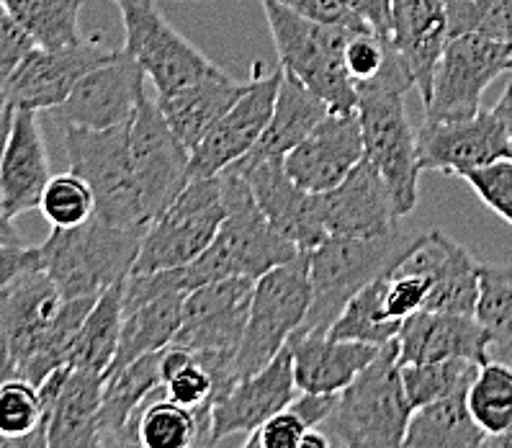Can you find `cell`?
<instances>
[{"label":"cell","mask_w":512,"mask_h":448,"mask_svg":"<svg viewBox=\"0 0 512 448\" xmlns=\"http://www.w3.org/2000/svg\"><path fill=\"white\" fill-rule=\"evenodd\" d=\"M356 88V114L361 122L366 160L384 176L399 217H407L417 206L422 173L417 158V132L404 109V96L415 88V78L392 44L384 70Z\"/></svg>","instance_id":"1"},{"label":"cell","mask_w":512,"mask_h":448,"mask_svg":"<svg viewBox=\"0 0 512 448\" xmlns=\"http://www.w3.org/2000/svg\"><path fill=\"white\" fill-rule=\"evenodd\" d=\"M428 232H384L374 237L330 235L309 250L312 307L296 333H327L345 304L368 284L384 279L425 240Z\"/></svg>","instance_id":"2"},{"label":"cell","mask_w":512,"mask_h":448,"mask_svg":"<svg viewBox=\"0 0 512 448\" xmlns=\"http://www.w3.org/2000/svg\"><path fill=\"white\" fill-rule=\"evenodd\" d=\"M412 412L415 407L402 382L399 346L392 340L338 394L325 428L345 448H402Z\"/></svg>","instance_id":"3"},{"label":"cell","mask_w":512,"mask_h":448,"mask_svg":"<svg viewBox=\"0 0 512 448\" xmlns=\"http://www.w3.org/2000/svg\"><path fill=\"white\" fill-rule=\"evenodd\" d=\"M276 44L278 65L302 80L335 114L358 106V88L345 67V44L356 31L309 21L276 0H260Z\"/></svg>","instance_id":"4"},{"label":"cell","mask_w":512,"mask_h":448,"mask_svg":"<svg viewBox=\"0 0 512 448\" xmlns=\"http://www.w3.org/2000/svg\"><path fill=\"white\" fill-rule=\"evenodd\" d=\"M142 237L145 232L91 217L80 227L52 230L39 245L42 268L65 299L101 297L109 286L132 273Z\"/></svg>","instance_id":"5"},{"label":"cell","mask_w":512,"mask_h":448,"mask_svg":"<svg viewBox=\"0 0 512 448\" xmlns=\"http://www.w3.org/2000/svg\"><path fill=\"white\" fill-rule=\"evenodd\" d=\"M70 170L91 183L96 194V217L124 230L147 232L150 217L142 204L129 155V124L114 129L65 127Z\"/></svg>","instance_id":"6"},{"label":"cell","mask_w":512,"mask_h":448,"mask_svg":"<svg viewBox=\"0 0 512 448\" xmlns=\"http://www.w3.org/2000/svg\"><path fill=\"white\" fill-rule=\"evenodd\" d=\"M309 307H312L309 253H299L294 261L263 273L255 281L250 317L235 353L237 376L245 379L255 371L266 369L284 351L291 335L304 325Z\"/></svg>","instance_id":"7"},{"label":"cell","mask_w":512,"mask_h":448,"mask_svg":"<svg viewBox=\"0 0 512 448\" xmlns=\"http://www.w3.org/2000/svg\"><path fill=\"white\" fill-rule=\"evenodd\" d=\"M224 217L222 176L191 178L173 204L147 227L132 273L173 271L193 263L214 243Z\"/></svg>","instance_id":"8"},{"label":"cell","mask_w":512,"mask_h":448,"mask_svg":"<svg viewBox=\"0 0 512 448\" xmlns=\"http://www.w3.org/2000/svg\"><path fill=\"white\" fill-rule=\"evenodd\" d=\"M124 21V52L137 60L155 85L157 96H170L196 85L222 67L204 57L165 21L155 0H114Z\"/></svg>","instance_id":"9"},{"label":"cell","mask_w":512,"mask_h":448,"mask_svg":"<svg viewBox=\"0 0 512 448\" xmlns=\"http://www.w3.org/2000/svg\"><path fill=\"white\" fill-rule=\"evenodd\" d=\"M512 44L482 34L451 37L443 49L433 80L428 119L430 122H458L482 111V96L494 80L510 70Z\"/></svg>","instance_id":"10"},{"label":"cell","mask_w":512,"mask_h":448,"mask_svg":"<svg viewBox=\"0 0 512 448\" xmlns=\"http://www.w3.org/2000/svg\"><path fill=\"white\" fill-rule=\"evenodd\" d=\"M129 155L150 224L181 194L191 165V150L165 122L155 98L145 96L129 122Z\"/></svg>","instance_id":"11"},{"label":"cell","mask_w":512,"mask_h":448,"mask_svg":"<svg viewBox=\"0 0 512 448\" xmlns=\"http://www.w3.org/2000/svg\"><path fill=\"white\" fill-rule=\"evenodd\" d=\"M281 80H284L281 65L268 70L263 62H255L253 78L247 83L245 93L191 152L188 178L219 176L258 145L271 122Z\"/></svg>","instance_id":"12"},{"label":"cell","mask_w":512,"mask_h":448,"mask_svg":"<svg viewBox=\"0 0 512 448\" xmlns=\"http://www.w3.org/2000/svg\"><path fill=\"white\" fill-rule=\"evenodd\" d=\"M116 49L101 39H83L62 49L34 47L6 85L8 109L52 111L70 98L75 85L98 65L109 62Z\"/></svg>","instance_id":"13"},{"label":"cell","mask_w":512,"mask_h":448,"mask_svg":"<svg viewBox=\"0 0 512 448\" xmlns=\"http://www.w3.org/2000/svg\"><path fill=\"white\" fill-rule=\"evenodd\" d=\"M147 73L124 49L85 75L62 106L52 109L62 127L114 129L129 124L147 96Z\"/></svg>","instance_id":"14"},{"label":"cell","mask_w":512,"mask_h":448,"mask_svg":"<svg viewBox=\"0 0 512 448\" xmlns=\"http://www.w3.org/2000/svg\"><path fill=\"white\" fill-rule=\"evenodd\" d=\"M253 291L255 279L250 276L211 281L188 291L175 346L188 351L237 353L250 317Z\"/></svg>","instance_id":"15"},{"label":"cell","mask_w":512,"mask_h":448,"mask_svg":"<svg viewBox=\"0 0 512 448\" xmlns=\"http://www.w3.org/2000/svg\"><path fill=\"white\" fill-rule=\"evenodd\" d=\"M417 158L422 170H438L464 178L469 170L507 158V132L494 111H479L458 122H430L417 132Z\"/></svg>","instance_id":"16"},{"label":"cell","mask_w":512,"mask_h":448,"mask_svg":"<svg viewBox=\"0 0 512 448\" xmlns=\"http://www.w3.org/2000/svg\"><path fill=\"white\" fill-rule=\"evenodd\" d=\"M229 170L240 173L253 191L260 212L276 227L286 240L302 253L314 250L327 240V230L320 214V194L304 191L289 178L284 158L260 160V163H235Z\"/></svg>","instance_id":"17"},{"label":"cell","mask_w":512,"mask_h":448,"mask_svg":"<svg viewBox=\"0 0 512 448\" xmlns=\"http://www.w3.org/2000/svg\"><path fill=\"white\" fill-rule=\"evenodd\" d=\"M296 400L294 361L289 346L266 369L245 376L211 407L209 446L235 433H253Z\"/></svg>","instance_id":"18"},{"label":"cell","mask_w":512,"mask_h":448,"mask_svg":"<svg viewBox=\"0 0 512 448\" xmlns=\"http://www.w3.org/2000/svg\"><path fill=\"white\" fill-rule=\"evenodd\" d=\"M363 158L366 150H363V132L356 111L350 114L330 111L325 122L286 155L284 168L296 186L312 194H325L330 188L340 186Z\"/></svg>","instance_id":"19"},{"label":"cell","mask_w":512,"mask_h":448,"mask_svg":"<svg viewBox=\"0 0 512 448\" xmlns=\"http://www.w3.org/2000/svg\"><path fill=\"white\" fill-rule=\"evenodd\" d=\"M320 214L327 237H374L397 230V206L384 176L366 158L340 186L320 194Z\"/></svg>","instance_id":"20"},{"label":"cell","mask_w":512,"mask_h":448,"mask_svg":"<svg viewBox=\"0 0 512 448\" xmlns=\"http://www.w3.org/2000/svg\"><path fill=\"white\" fill-rule=\"evenodd\" d=\"M399 271L428 273L433 289L428 294V312L474 315L479 302V263L464 245H458L446 232L430 230L420 245L412 250Z\"/></svg>","instance_id":"21"},{"label":"cell","mask_w":512,"mask_h":448,"mask_svg":"<svg viewBox=\"0 0 512 448\" xmlns=\"http://www.w3.org/2000/svg\"><path fill=\"white\" fill-rule=\"evenodd\" d=\"M399 366L433 364L448 358L489 361V335L474 315L428 312L420 309L402 322L397 335Z\"/></svg>","instance_id":"22"},{"label":"cell","mask_w":512,"mask_h":448,"mask_svg":"<svg viewBox=\"0 0 512 448\" xmlns=\"http://www.w3.org/2000/svg\"><path fill=\"white\" fill-rule=\"evenodd\" d=\"M49 181H52V168L39 129V111L13 109L11 132L0 165V188H3L8 217L16 219L39 209Z\"/></svg>","instance_id":"23"},{"label":"cell","mask_w":512,"mask_h":448,"mask_svg":"<svg viewBox=\"0 0 512 448\" xmlns=\"http://www.w3.org/2000/svg\"><path fill=\"white\" fill-rule=\"evenodd\" d=\"M286 346L294 361L296 389L304 394H340L381 351L330 333H294Z\"/></svg>","instance_id":"24"},{"label":"cell","mask_w":512,"mask_h":448,"mask_svg":"<svg viewBox=\"0 0 512 448\" xmlns=\"http://www.w3.org/2000/svg\"><path fill=\"white\" fill-rule=\"evenodd\" d=\"M448 42L443 0H392V44L415 78V91L428 106L433 80Z\"/></svg>","instance_id":"25"},{"label":"cell","mask_w":512,"mask_h":448,"mask_svg":"<svg viewBox=\"0 0 512 448\" xmlns=\"http://www.w3.org/2000/svg\"><path fill=\"white\" fill-rule=\"evenodd\" d=\"M160 387H163L160 351L147 353L134 364L106 374L101 412H98L103 448H137L132 433L134 418Z\"/></svg>","instance_id":"26"},{"label":"cell","mask_w":512,"mask_h":448,"mask_svg":"<svg viewBox=\"0 0 512 448\" xmlns=\"http://www.w3.org/2000/svg\"><path fill=\"white\" fill-rule=\"evenodd\" d=\"M106 374L67 366L65 384L52 402L47 420V448H103L101 412Z\"/></svg>","instance_id":"27"},{"label":"cell","mask_w":512,"mask_h":448,"mask_svg":"<svg viewBox=\"0 0 512 448\" xmlns=\"http://www.w3.org/2000/svg\"><path fill=\"white\" fill-rule=\"evenodd\" d=\"M327 116H330V106L317 93L309 91L302 80H296L294 75L284 73L266 132L258 140V145L247 152L245 158L237 160V163L247 165L260 163V160L286 158L294 147L302 145L309 134L325 122Z\"/></svg>","instance_id":"28"},{"label":"cell","mask_w":512,"mask_h":448,"mask_svg":"<svg viewBox=\"0 0 512 448\" xmlns=\"http://www.w3.org/2000/svg\"><path fill=\"white\" fill-rule=\"evenodd\" d=\"M245 88L247 83H237L224 70H219L201 83L188 85V88L170 93V96H157L155 101L163 111L165 122L178 134V140L193 152L211 132V127L235 106Z\"/></svg>","instance_id":"29"},{"label":"cell","mask_w":512,"mask_h":448,"mask_svg":"<svg viewBox=\"0 0 512 448\" xmlns=\"http://www.w3.org/2000/svg\"><path fill=\"white\" fill-rule=\"evenodd\" d=\"M211 415L168 400L163 387L152 394L134 418L137 448H209Z\"/></svg>","instance_id":"30"},{"label":"cell","mask_w":512,"mask_h":448,"mask_svg":"<svg viewBox=\"0 0 512 448\" xmlns=\"http://www.w3.org/2000/svg\"><path fill=\"white\" fill-rule=\"evenodd\" d=\"M183 302H186V294L173 291V294L157 297L127 312L124 322H121L119 348H116L114 364L109 366L106 374L134 364L137 358L147 356V353H157L168 348L175 340L178 327H181Z\"/></svg>","instance_id":"31"},{"label":"cell","mask_w":512,"mask_h":448,"mask_svg":"<svg viewBox=\"0 0 512 448\" xmlns=\"http://www.w3.org/2000/svg\"><path fill=\"white\" fill-rule=\"evenodd\" d=\"M487 433L471 418L464 394L412 412L402 448H487Z\"/></svg>","instance_id":"32"},{"label":"cell","mask_w":512,"mask_h":448,"mask_svg":"<svg viewBox=\"0 0 512 448\" xmlns=\"http://www.w3.org/2000/svg\"><path fill=\"white\" fill-rule=\"evenodd\" d=\"M124 281H116L96 299L93 309L75 333L73 343H70L67 366L106 374L109 366L114 364L121 322H124Z\"/></svg>","instance_id":"33"},{"label":"cell","mask_w":512,"mask_h":448,"mask_svg":"<svg viewBox=\"0 0 512 448\" xmlns=\"http://www.w3.org/2000/svg\"><path fill=\"white\" fill-rule=\"evenodd\" d=\"M474 317L489 335V361L512 366V263H479Z\"/></svg>","instance_id":"34"},{"label":"cell","mask_w":512,"mask_h":448,"mask_svg":"<svg viewBox=\"0 0 512 448\" xmlns=\"http://www.w3.org/2000/svg\"><path fill=\"white\" fill-rule=\"evenodd\" d=\"M13 19L42 49H62L83 42L80 6L83 0H3Z\"/></svg>","instance_id":"35"},{"label":"cell","mask_w":512,"mask_h":448,"mask_svg":"<svg viewBox=\"0 0 512 448\" xmlns=\"http://www.w3.org/2000/svg\"><path fill=\"white\" fill-rule=\"evenodd\" d=\"M386 279L389 276L358 291L356 297L345 304L343 312L338 315V320L332 322L327 333L338 340H356V343H368V346L376 348L397 340L402 322L386 315Z\"/></svg>","instance_id":"36"},{"label":"cell","mask_w":512,"mask_h":448,"mask_svg":"<svg viewBox=\"0 0 512 448\" xmlns=\"http://www.w3.org/2000/svg\"><path fill=\"white\" fill-rule=\"evenodd\" d=\"M471 418L487 436H502L512 428V366L487 361L466 392Z\"/></svg>","instance_id":"37"},{"label":"cell","mask_w":512,"mask_h":448,"mask_svg":"<svg viewBox=\"0 0 512 448\" xmlns=\"http://www.w3.org/2000/svg\"><path fill=\"white\" fill-rule=\"evenodd\" d=\"M476 361L469 358H448V361H433V364H412L402 366V382L407 400L415 407L433 405L438 400H446L453 394L469 392L471 382L479 374Z\"/></svg>","instance_id":"38"},{"label":"cell","mask_w":512,"mask_h":448,"mask_svg":"<svg viewBox=\"0 0 512 448\" xmlns=\"http://www.w3.org/2000/svg\"><path fill=\"white\" fill-rule=\"evenodd\" d=\"M42 217L52 224V230H70L80 227L91 217H96V194L91 183L78 173H60L52 176L39 204Z\"/></svg>","instance_id":"39"},{"label":"cell","mask_w":512,"mask_h":448,"mask_svg":"<svg viewBox=\"0 0 512 448\" xmlns=\"http://www.w3.org/2000/svg\"><path fill=\"white\" fill-rule=\"evenodd\" d=\"M448 13V39L482 34L512 44V0H443Z\"/></svg>","instance_id":"40"},{"label":"cell","mask_w":512,"mask_h":448,"mask_svg":"<svg viewBox=\"0 0 512 448\" xmlns=\"http://www.w3.org/2000/svg\"><path fill=\"white\" fill-rule=\"evenodd\" d=\"M44 410L39 389L26 379L0 382V436L24 438L42 425Z\"/></svg>","instance_id":"41"},{"label":"cell","mask_w":512,"mask_h":448,"mask_svg":"<svg viewBox=\"0 0 512 448\" xmlns=\"http://www.w3.org/2000/svg\"><path fill=\"white\" fill-rule=\"evenodd\" d=\"M464 181L497 217L512 224V160H497L484 168L469 170Z\"/></svg>","instance_id":"42"},{"label":"cell","mask_w":512,"mask_h":448,"mask_svg":"<svg viewBox=\"0 0 512 448\" xmlns=\"http://www.w3.org/2000/svg\"><path fill=\"white\" fill-rule=\"evenodd\" d=\"M430 289H433V279H430L428 273H410L394 268L389 273V279H386V315L404 322L407 317L415 315V312L425 309Z\"/></svg>","instance_id":"43"},{"label":"cell","mask_w":512,"mask_h":448,"mask_svg":"<svg viewBox=\"0 0 512 448\" xmlns=\"http://www.w3.org/2000/svg\"><path fill=\"white\" fill-rule=\"evenodd\" d=\"M392 52V39H384L374 31H356L345 44V67L353 83L361 85L374 80L384 70Z\"/></svg>","instance_id":"44"},{"label":"cell","mask_w":512,"mask_h":448,"mask_svg":"<svg viewBox=\"0 0 512 448\" xmlns=\"http://www.w3.org/2000/svg\"><path fill=\"white\" fill-rule=\"evenodd\" d=\"M34 47L37 44L31 42L29 34L21 29L19 21L13 19L0 0V96H6L8 80L13 78V73L19 70V65Z\"/></svg>","instance_id":"45"},{"label":"cell","mask_w":512,"mask_h":448,"mask_svg":"<svg viewBox=\"0 0 512 448\" xmlns=\"http://www.w3.org/2000/svg\"><path fill=\"white\" fill-rule=\"evenodd\" d=\"M289 11L299 13L304 19L317 21V24L327 26H343L350 31H371L363 19L350 8L348 0H276Z\"/></svg>","instance_id":"46"},{"label":"cell","mask_w":512,"mask_h":448,"mask_svg":"<svg viewBox=\"0 0 512 448\" xmlns=\"http://www.w3.org/2000/svg\"><path fill=\"white\" fill-rule=\"evenodd\" d=\"M307 430L309 425L289 405L284 412H278V415H273L271 420L260 425L255 430V436H258L260 448H296Z\"/></svg>","instance_id":"47"},{"label":"cell","mask_w":512,"mask_h":448,"mask_svg":"<svg viewBox=\"0 0 512 448\" xmlns=\"http://www.w3.org/2000/svg\"><path fill=\"white\" fill-rule=\"evenodd\" d=\"M42 268V253L39 248L26 245H3L0 243V289H6L21 273Z\"/></svg>","instance_id":"48"},{"label":"cell","mask_w":512,"mask_h":448,"mask_svg":"<svg viewBox=\"0 0 512 448\" xmlns=\"http://www.w3.org/2000/svg\"><path fill=\"white\" fill-rule=\"evenodd\" d=\"M348 3L374 34L392 39V0H348Z\"/></svg>","instance_id":"49"},{"label":"cell","mask_w":512,"mask_h":448,"mask_svg":"<svg viewBox=\"0 0 512 448\" xmlns=\"http://www.w3.org/2000/svg\"><path fill=\"white\" fill-rule=\"evenodd\" d=\"M338 405V394H304L291 402V410L309 425V428H320L330 418V412Z\"/></svg>","instance_id":"50"},{"label":"cell","mask_w":512,"mask_h":448,"mask_svg":"<svg viewBox=\"0 0 512 448\" xmlns=\"http://www.w3.org/2000/svg\"><path fill=\"white\" fill-rule=\"evenodd\" d=\"M11 119H13V109L0 111V165H3V152H6L8 132H11ZM0 243H3V245H24V243H21L19 230L13 227V219L8 217L6 204H3V188H0Z\"/></svg>","instance_id":"51"},{"label":"cell","mask_w":512,"mask_h":448,"mask_svg":"<svg viewBox=\"0 0 512 448\" xmlns=\"http://www.w3.org/2000/svg\"><path fill=\"white\" fill-rule=\"evenodd\" d=\"M494 114L500 116L507 132V160H512V78L507 80V88L502 98L494 103Z\"/></svg>","instance_id":"52"},{"label":"cell","mask_w":512,"mask_h":448,"mask_svg":"<svg viewBox=\"0 0 512 448\" xmlns=\"http://www.w3.org/2000/svg\"><path fill=\"white\" fill-rule=\"evenodd\" d=\"M296 448H332V443L325 433H320L317 428H309Z\"/></svg>","instance_id":"53"},{"label":"cell","mask_w":512,"mask_h":448,"mask_svg":"<svg viewBox=\"0 0 512 448\" xmlns=\"http://www.w3.org/2000/svg\"><path fill=\"white\" fill-rule=\"evenodd\" d=\"M487 448H512V428L502 433V436H489Z\"/></svg>","instance_id":"54"},{"label":"cell","mask_w":512,"mask_h":448,"mask_svg":"<svg viewBox=\"0 0 512 448\" xmlns=\"http://www.w3.org/2000/svg\"><path fill=\"white\" fill-rule=\"evenodd\" d=\"M193 3H209V0H193Z\"/></svg>","instance_id":"55"},{"label":"cell","mask_w":512,"mask_h":448,"mask_svg":"<svg viewBox=\"0 0 512 448\" xmlns=\"http://www.w3.org/2000/svg\"><path fill=\"white\" fill-rule=\"evenodd\" d=\"M510 70H512V60H510Z\"/></svg>","instance_id":"56"},{"label":"cell","mask_w":512,"mask_h":448,"mask_svg":"<svg viewBox=\"0 0 512 448\" xmlns=\"http://www.w3.org/2000/svg\"><path fill=\"white\" fill-rule=\"evenodd\" d=\"M343 448H345V446H343Z\"/></svg>","instance_id":"57"}]
</instances>
